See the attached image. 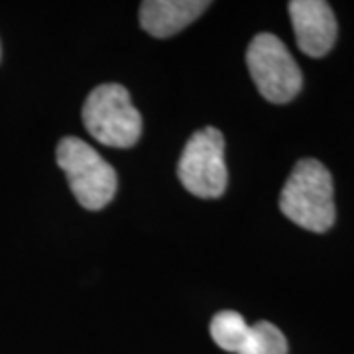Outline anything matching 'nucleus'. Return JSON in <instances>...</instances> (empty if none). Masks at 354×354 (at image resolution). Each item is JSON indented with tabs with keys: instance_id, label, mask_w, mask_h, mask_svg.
I'll list each match as a JSON object with an SVG mask.
<instances>
[{
	"instance_id": "nucleus-6",
	"label": "nucleus",
	"mask_w": 354,
	"mask_h": 354,
	"mask_svg": "<svg viewBox=\"0 0 354 354\" xmlns=\"http://www.w3.org/2000/svg\"><path fill=\"white\" fill-rule=\"evenodd\" d=\"M290 16L297 48L309 57L327 55L337 41V20L325 0H293Z\"/></svg>"
},
{
	"instance_id": "nucleus-8",
	"label": "nucleus",
	"mask_w": 354,
	"mask_h": 354,
	"mask_svg": "<svg viewBox=\"0 0 354 354\" xmlns=\"http://www.w3.org/2000/svg\"><path fill=\"white\" fill-rule=\"evenodd\" d=\"M250 325L236 311H221L211 321V337L227 353L239 354L248 337Z\"/></svg>"
},
{
	"instance_id": "nucleus-5",
	"label": "nucleus",
	"mask_w": 354,
	"mask_h": 354,
	"mask_svg": "<svg viewBox=\"0 0 354 354\" xmlns=\"http://www.w3.org/2000/svg\"><path fill=\"white\" fill-rule=\"evenodd\" d=\"M177 177L195 197L216 199L225 193L228 183L225 138L216 128L197 130L187 140L177 164Z\"/></svg>"
},
{
	"instance_id": "nucleus-7",
	"label": "nucleus",
	"mask_w": 354,
	"mask_h": 354,
	"mask_svg": "<svg viewBox=\"0 0 354 354\" xmlns=\"http://www.w3.org/2000/svg\"><path fill=\"white\" fill-rule=\"evenodd\" d=\"M209 8L205 0H146L140 6V24L153 38H169L197 20Z\"/></svg>"
},
{
	"instance_id": "nucleus-4",
	"label": "nucleus",
	"mask_w": 354,
	"mask_h": 354,
	"mask_svg": "<svg viewBox=\"0 0 354 354\" xmlns=\"http://www.w3.org/2000/svg\"><path fill=\"white\" fill-rule=\"evenodd\" d=\"M250 77L266 101L283 104L293 101L304 87L299 65L286 44L272 34H258L246 51Z\"/></svg>"
},
{
	"instance_id": "nucleus-2",
	"label": "nucleus",
	"mask_w": 354,
	"mask_h": 354,
	"mask_svg": "<svg viewBox=\"0 0 354 354\" xmlns=\"http://www.w3.org/2000/svg\"><path fill=\"white\" fill-rule=\"evenodd\" d=\"M57 165L67 176L75 199L87 211H101L116 193V171L87 142L67 136L57 144Z\"/></svg>"
},
{
	"instance_id": "nucleus-9",
	"label": "nucleus",
	"mask_w": 354,
	"mask_h": 354,
	"mask_svg": "<svg viewBox=\"0 0 354 354\" xmlns=\"http://www.w3.org/2000/svg\"><path fill=\"white\" fill-rule=\"evenodd\" d=\"M239 354H288V339L276 325L260 321L250 325L248 337Z\"/></svg>"
},
{
	"instance_id": "nucleus-1",
	"label": "nucleus",
	"mask_w": 354,
	"mask_h": 354,
	"mask_svg": "<svg viewBox=\"0 0 354 354\" xmlns=\"http://www.w3.org/2000/svg\"><path fill=\"white\" fill-rule=\"evenodd\" d=\"M279 209L297 227L327 232L337 218L329 169L311 158L297 162L281 189Z\"/></svg>"
},
{
	"instance_id": "nucleus-3",
	"label": "nucleus",
	"mask_w": 354,
	"mask_h": 354,
	"mask_svg": "<svg viewBox=\"0 0 354 354\" xmlns=\"http://www.w3.org/2000/svg\"><path fill=\"white\" fill-rule=\"evenodd\" d=\"M83 124L97 142L111 148H130L142 134V116L118 83L99 85L83 104Z\"/></svg>"
}]
</instances>
